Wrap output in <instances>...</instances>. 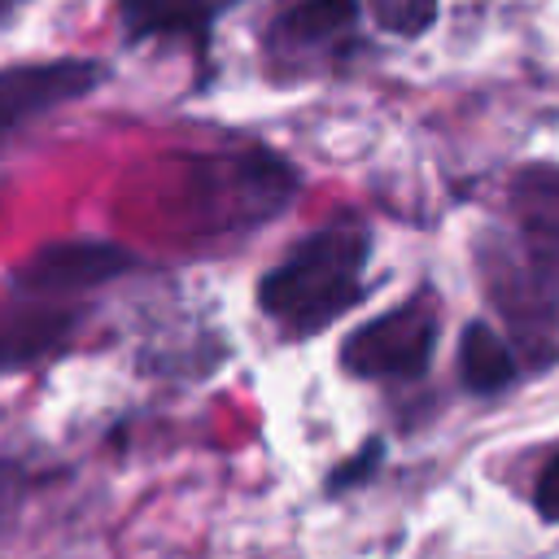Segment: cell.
I'll use <instances>...</instances> for the list:
<instances>
[{
  "mask_svg": "<svg viewBox=\"0 0 559 559\" xmlns=\"http://www.w3.org/2000/svg\"><path fill=\"white\" fill-rule=\"evenodd\" d=\"M459 376L472 393H498L515 380V354L489 323H467L459 341Z\"/></svg>",
  "mask_w": 559,
  "mask_h": 559,
  "instance_id": "obj_9",
  "label": "cell"
},
{
  "mask_svg": "<svg viewBox=\"0 0 559 559\" xmlns=\"http://www.w3.org/2000/svg\"><path fill=\"white\" fill-rule=\"evenodd\" d=\"M533 507L542 520L559 524V454L537 472V485H533Z\"/></svg>",
  "mask_w": 559,
  "mask_h": 559,
  "instance_id": "obj_11",
  "label": "cell"
},
{
  "mask_svg": "<svg viewBox=\"0 0 559 559\" xmlns=\"http://www.w3.org/2000/svg\"><path fill=\"white\" fill-rule=\"evenodd\" d=\"M376 459H380V445H376V441H371V445H362V454H358V459H354V463H345V467H341V472H336V476H332V485H336V489H341V485H349V480H362V476H367V472H362V467H371V463H376Z\"/></svg>",
  "mask_w": 559,
  "mask_h": 559,
  "instance_id": "obj_13",
  "label": "cell"
},
{
  "mask_svg": "<svg viewBox=\"0 0 559 559\" xmlns=\"http://www.w3.org/2000/svg\"><path fill=\"white\" fill-rule=\"evenodd\" d=\"M371 258V231L358 218H336L297 240L262 280L258 310L288 336L336 323L362 297V271Z\"/></svg>",
  "mask_w": 559,
  "mask_h": 559,
  "instance_id": "obj_1",
  "label": "cell"
},
{
  "mask_svg": "<svg viewBox=\"0 0 559 559\" xmlns=\"http://www.w3.org/2000/svg\"><path fill=\"white\" fill-rule=\"evenodd\" d=\"M79 306L61 297H31L17 293L13 301L0 306V371L31 367L48 354H57L74 328H79Z\"/></svg>",
  "mask_w": 559,
  "mask_h": 559,
  "instance_id": "obj_6",
  "label": "cell"
},
{
  "mask_svg": "<svg viewBox=\"0 0 559 559\" xmlns=\"http://www.w3.org/2000/svg\"><path fill=\"white\" fill-rule=\"evenodd\" d=\"M362 4H367L371 22L389 35H397V39L424 35L437 22V9H441V0H362Z\"/></svg>",
  "mask_w": 559,
  "mask_h": 559,
  "instance_id": "obj_10",
  "label": "cell"
},
{
  "mask_svg": "<svg viewBox=\"0 0 559 559\" xmlns=\"http://www.w3.org/2000/svg\"><path fill=\"white\" fill-rule=\"evenodd\" d=\"M135 266H140V258L114 240H52V245L35 249L31 258H22L9 280L17 293L70 301V297H79L96 284H109Z\"/></svg>",
  "mask_w": 559,
  "mask_h": 559,
  "instance_id": "obj_3",
  "label": "cell"
},
{
  "mask_svg": "<svg viewBox=\"0 0 559 559\" xmlns=\"http://www.w3.org/2000/svg\"><path fill=\"white\" fill-rule=\"evenodd\" d=\"M105 66L87 57H52V61H17L0 70V140L22 131L26 122L83 100L100 87Z\"/></svg>",
  "mask_w": 559,
  "mask_h": 559,
  "instance_id": "obj_4",
  "label": "cell"
},
{
  "mask_svg": "<svg viewBox=\"0 0 559 559\" xmlns=\"http://www.w3.org/2000/svg\"><path fill=\"white\" fill-rule=\"evenodd\" d=\"M17 498H22V476H17V467L0 463V528L9 524V515H13Z\"/></svg>",
  "mask_w": 559,
  "mask_h": 559,
  "instance_id": "obj_12",
  "label": "cell"
},
{
  "mask_svg": "<svg viewBox=\"0 0 559 559\" xmlns=\"http://www.w3.org/2000/svg\"><path fill=\"white\" fill-rule=\"evenodd\" d=\"M9 4H13V0H0V13H4V9H9Z\"/></svg>",
  "mask_w": 559,
  "mask_h": 559,
  "instance_id": "obj_14",
  "label": "cell"
},
{
  "mask_svg": "<svg viewBox=\"0 0 559 559\" xmlns=\"http://www.w3.org/2000/svg\"><path fill=\"white\" fill-rule=\"evenodd\" d=\"M231 0H118V22L127 39H188L197 52H205L210 31L218 13Z\"/></svg>",
  "mask_w": 559,
  "mask_h": 559,
  "instance_id": "obj_7",
  "label": "cell"
},
{
  "mask_svg": "<svg viewBox=\"0 0 559 559\" xmlns=\"http://www.w3.org/2000/svg\"><path fill=\"white\" fill-rule=\"evenodd\" d=\"M437 306L428 297H411L362 328H354L341 345V367L358 380H411L424 376L437 349Z\"/></svg>",
  "mask_w": 559,
  "mask_h": 559,
  "instance_id": "obj_2",
  "label": "cell"
},
{
  "mask_svg": "<svg viewBox=\"0 0 559 559\" xmlns=\"http://www.w3.org/2000/svg\"><path fill=\"white\" fill-rule=\"evenodd\" d=\"M511 205L528 240L559 249V166H524L511 183Z\"/></svg>",
  "mask_w": 559,
  "mask_h": 559,
  "instance_id": "obj_8",
  "label": "cell"
},
{
  "mask_svg": "<svg viewBox=\"0 0 559 559\" xmlns=\"http://www.w3.org/2000/svg\"><path fill=\"white\" fill-rule=\"evenodd\" d=\"M358 26V0H288L275 9L266 48L280 61L314 66L323 57H336Z\"/></svg>",
  "mask_w": 559,
  "mask_h": 559,
  "instance_id": "obj_5",
  "label": "cell"
}]
</instances>
